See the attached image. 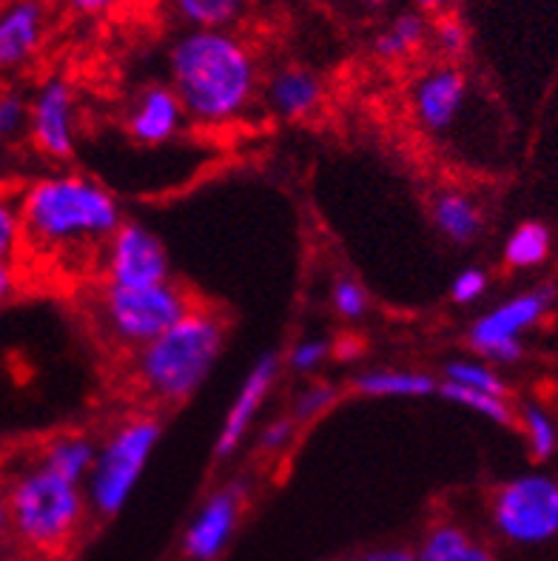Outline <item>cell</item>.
Here are the masks:
<instances>
[{
    "label": "cell",
    "mask_w": 558,
    "mask_h": 561,
    "mask_svg": "<svg viewBox=\"0 0 558 561\" xmlns=\"http://www.w3.org/2000/svg\"><path fill=\"white\" fill-rule=\"evenodd\" d=\"M169 71L183 108L203 123L231 121L254 98V55L228 28L180 35L169 51Z\"/></svg>",
    "instance_id": "1"
},
{
    "label": "cell",
    "mask_w": 558,
    "mask_h": 561,
    "mask_svg": "<svg viewBox=\"0 0 558 561\" xmlns=\"http://www.w3.org/2000/svg\"><path fill=\"white\" fill-rule=\"evenodd\" d=\"M23 237L43 249H71L112 240L123 226L112 194L80 174H60L35 183L21 199Z\"/></svg>",
    "instance_id": "2"
},
{
    "label": "cell",
    "mask_w": 558,
    "mask_h": 561,
    "mask_svg": "<svg viewBox=\"0 0 558 561\" xmlns=\"http://www.w3.org/2000/svg\"><path fill=\"white\" fill-rule=\"evenodd\" d=\"M226 342V328L208 311L191 308L178 325L143 345L140 379L163 402H183L212 374Z\"/></svg>",
    "instance_id": "3"
},
{
    "label": "cell",
    "mask_w": 558,
    "mask_h": 561,
    "mask_svg": "<svg viewBox=\"0 0 558 561\" xmlns=\"http://www.w3.org/2000/svg\"><path fill=\"white\" fill-rule=\"evenodd\" d=\"M7 511L9 527L29 550L60 553L83 519V493L41 462L12 484Z\"/></svg>",
    "instance_id": "4"
},
{
    "label": "cell",
    "mask_w": 558,
    "mask_h": 561,
    "mask_svg": "<svg viewBox=\"0 0 558 561\" xmlns=\"http://www.w3.org/2000/svg\"><path fill=\"white\" fill-rule=\"evenodd\" d=\"M160 434H163L160 422L140 416L126 422L98 450V462L89 477V502L100 516H114L123 511L155 454Z\"/></svg>",
    "instance_id": "5"
},
{
    "label": "cell",
    "mask_w": 558,
    "mask_h": 561,
    "mask_svg": "<svg viewBox=\"0 0 558 561\" xmlns=\"http://www.w3.org/2000/svg\"><path fill=\"white\" fill-rule=\"evenodd\" d=\"M490 519L499 536L513 545H545L558 536V482L527 473L493 493Z\"/></svg>",
    "instance_id": "6"
},
{
    "label": "cell",
    "mask_w": 558,
    "mask_h": 561,
    "mask_svg": "<svg viewBox=\"0 0 558 561\" xmlns=\"http://www.w3.org/2000/svg\"><path fill=\"white\" fill-rule=\"evenodd\" d=\"M189 311V299L171 283L149 285V288L109 285L103 299V313L112 331L132 345H149L171 325H178Z\"/></svg>",
    "instance_id": "7"
},
{
    "label": "cell",
    "mask_w": 558,
    "mask_h": 561,
    "mask_svg": "<svg viewBox=\"0 0 558 561\" xmlns=\"http://www.w3.org/2000/svg\"><path fill=\"white\" fill-rule=\"evenodd\" d=\"M553 302L550 288H538V291L519 294L508 299L493 311L481 313L479 320L470 325L467 342L488 356L493 363H513L522 356V334L531 325H536Z\"/></svg>",
    "instance_id": "8"
},
{
    "label": "cell",
    "mask_w": 558,
    "mask_h": 561,
    "mask_svg": "<svg viewBox=\"0 0 558 561\" xmlns=\"http://www.w3.org/2000/svg\"><path fill=\"white\" fill-rule=\"evenodd\" d=\"M169 279V254L149 228L123 222L109 245V285L149 288Z\"/></svg>",
    "instance_id": "9"
},
{
    "label": "cell",
    "mask_w": 558,
    "mask_h": 561,
    "mask_svg": "<svg viewBox=\"0 0 558 561\" xmlns=\"http://www.w3.org/2000/svg\"><path fill=\"white\" fill-rule=\"evenodd\" d=\"M29 128L43 154L66 160L75 151V94L71 85L60 78H52L37 89L32 100Z\"/></svg>",
    "instance_id": "10"
},
{
    "label": "cell",
    "mask_w": 558,
    "mask_h": 561,
    "mask_svg": "<svg viewBox=\"0 0 558 561\" xmlns=\"http://www.w3.org/2000/svg\"><path fill=\"white\" fill-rule=\"evenodd\" d=\"M242 491L237 484L208 496L185 530L183 550L189 561H217L240 525Z\"/></svg>",
    "instance_id": "11"
},
{
    "label": "cell",
    "mask_w": 558,
    "mask_h": 561,
    "mask_svg": "<svg viewBox=\"0 0 558 561\" xmlns=\"http://www.w3.org/2000/svg\"><path fill=\"white\" fill-rule=\"evenodd\" d=\"M467 98V78L459 66L442 64L436 69L424 71L413 89V108L424 128L445 131L459 117Z\"/></svg>",
    "instance_id": "12"
},
{
    "label": "cell",
    "mask_w": 558,
    "mask_h": 561,
    "mask_svg": "<svg viewBox=\"0 0 558 561\" xmlns=\"http://www.w3.org/2000/svg\"><path fill=\"white\" fill-rule=\"evenodd\" d=\"M46 21L43 0H9L0 7V69H18L37 55Z\"/></svg>",
    "instance_id": "13"
},
{
    "label": "cell",
    "mask_w": 558,
    "mask_h": 561,
    "mask_svg": "<svg viewBox=\"0 0 558 561\" xmlns=\"http://www.w3.org/2000/svg\"><path fill=\"white\" fill-rule=\"evenodd\" d=\"M276 365H280L276 363V354H265L246 377L240 393H237V399H234L231 411H228L226 422H223V431H219V439H217L219 459H226V456H231L234 450L240 448L242 436L248 434V427H251L257 411H260L265 397H269L271 385H274Z\"/></svg>",
    "instance_id": "14"
},
{
    "label": "cell",
    "mask_w": 558,
    "mask_h": 561,
    "mask_svg": "<svg viewBox=\"0 0 558 561\" xmlns=\"http://www.w3.org/2000/svg\"><path fill=\"white\" fill-rule=\"evenodd\" d=\"M183 112V103H180L178 92L171 85H151L137 100L132 121H128V131L135 135V140L146 142V146H157V142H166L178 131Z\"/></svg>",
    "instance_id": "15"
},
{
    "label": "cell",
    "mask_w": 558,
    "mask_h": 561,
    "mask_svg": "<svg viewBox=\"0 0 558 561\" xmlns=\"http://www.w3.org/2000/svg\"><path fill=\"white\" fill-rule=\"evenodd\" d=\"M319 100H322V83L311 69L291 66V69L276 71L269 83L271 108L288 121L308 117L319 106Z\"/></svg>",
    "instance_id": "16"
},
{
    "label": "cell",
    "mask_w": 558,
    "mask_h": 561,
    "mask_svg": "<svg viewBox=\"0 0 558 561\" xmlns=\"http://www.w3.org/2000/svg\"><path fill=\"white\" fill-rule=\"evenodd\" d=\"M419 561H496L493 550L453 522L433 525L417 548Z\"/></svg>",
    "instance_id": "17"
},
{
    "label": "cell",
    "mask_w": 558,
    "mask_h": 561,
    "mask_svg": "<svg viewBox=\"0 0 558 561\" xmlns=\"http://www.w3.org/2000/svg\"><path fill=\"white\" fill-rule=\"evenodd\" d=\"M356 391L362 397H379V399H422L439 393V382L428 374L417 370H368L356 377Z\"/></svg>",
    "instance_id": "18"
},
{
    "label": "cell",
    "mask_w": 558,
    "mask_h": 561,
    "mask_svg": "<svg viewBox=\"0 0 558 561\" xmlns=\"http://www.w3.org/2000/svg\"><path fill=\"white\" fill-rule=\"evenodd\" d=\"M428 37H431V23L424 12H402L374 37V51L382 60H402L417 55Z\"/></svg>",
    "instance_id": "19"
},
{
    "label": "cell",
    "mask_w": 558,
    "mask_h": 561,
    "mask_svg": "<svg viewBox=\"0 0 558 561\" xmlns=\"http://www.w3.org/2000/svg\"><path fill=\"white\" fill-rule=\"evenodd\" d=\"M439 231L453 242H474L481 231V211L467 194H439L433 206Z\"/></svg>",
    "instance_id": "20"
},
{
    "label": "cell",
    "mask_w": 558,
    "mask_h": 561,
    "mask_svg": "<svg viewBox=\"0 0 558 561\" xmlns=\"http://www.w3.org/2000/svg\"><path fill=\"white\" fill-rule=\"evenodd\" d=\"M94 462H98V448L86 436H64V439L52 442L46 456H43L46 468H52L57 477L69 479L75 484L89 482Z\"/></svg>",
    "instance_id": "21"
},
{
    "label": "cell",
    "mask_w": 558,
    "mask_h": 561,
    "mask_svg": "<svg viewBox=\"0 0 558 561\" xmlns=\"http://www.w3.org/2000/svg\"><path fill=\"white\" fill-rule=\"evenodd\" d=\"M550 254V231L542 222H522V226L510 234L504 245V263L510 268H533L542 265Z\"/></svg>",
    "instance_id": "22"
},
{
    "label": "cell",
    "mask_w": 558,
    "mask_h": 561,
    "mask_svg": "<svg viewBox=\"0 0 558 561\" xmlns=\"http://www.w3.org/2000/svg\"><path fill=\"white\" fill-rule=\"evenodd\" d=\"M180 21L191 28H226L240 14L242 0H169Z\"/></svg>",
    "instance_id": "23"
},
{
    "label": "cell",
    "mask_w": 558,
    "mask_h": 561,
    "mask_svg": "<svg viewBox=\"0 0 558 561\" xmlns=\"http://www.w3.org/2000/svg\"><path fill=\"white\" fill-rule=\"evenodd\" d=\"M439 393L456 402V405H465L470 411L481 413V416H488L496 425H513V411L504 402V397H490V393L470 391V388H462V385L453 382H439Z\"/></svg>",
    "instance_id": "24"
},
{
    "label": "cell",
    "mask_w": 558,
    "mask_h": 561,
    "mask_svg": "<svg viewBox=\"0 0 558 561\" xmlns=\"http://www.w3.org/2000/svg\"><path fill=\"white\" fill-rule=\"evenodd\" d=\"M445 382L462 385L470 391L490 393V397H508V385L499 379L493 368L481 363H470V359H456V363L445 365Z\"/></svg>",
    "instance_id": "25"
},
{
    "label": "cell",
    "mask_w": 558,
    "mask_h": 561,
    "mask_svg": "<svg viewBox=\"0 0 558 561\" xmlns=\"http://www.w3.org/2000/svg\"><path fill=\"white\" fill-rule=\"evenodd\" d=\"M524 431H527V439H531V454L536 456L538 462H545L550 459L553 450L558 445V434L553 420L547 416L542 408H524Z\"/></svg>",
    "instance_id": "26"
},
{
    "label": "cell",
    "mask_w": 558,
    "mask_h": 561,
    "mask_svg": "<svg viewBox=\"0 0 558 561\" xmlns=\"http://www.w3.org/2000/svg\"><path fill=\"white\" fill-rule=\"evenodd\" d=\"M431 37L436 43V49L445 57H451V60H456V57H462L467 51V28L453 14H442L439 18L436 26L431 28Z\"/></svg>",
    "instance_id": "27"
},
{
    "label": "cell",
    "mask_w": 558,
    "mask_h": 561,
    "mask_svg": "<svg viewBox=\"0 0 558 561\" xmlns=\"http://www.w3.org/2000/svg\"><path fill=\"white\" fill-rule=\"evenodd\" d=\"M29 117H32V103L14 92L0 94V140L21 135L29 126Z\"/></svg>",
    "instance_id": "28"
},
{
    "label": "cell",
    "mask_w": 558,
    "mask_h": 561,
    "mask_svg": "<svg viewBox=\"0 0 558 561\" xmlns=\"http://www.w3.org/2000/svg\"><path fill=\"white\" fill-rule=\"evenodd\" d=\"M23 240V220L21 206H14L9 199H0V260L9 263L18 249V242Z\"/></svg>",
    "instance_id": "29"
},
{
    "label": "cell",
    "mask_w": 558,
    "mask_h": 561,
    "mask_svg": "<svg viewBox=\"0 0 558 561\" xmlns=\"http://www.w3.org/2000/svg\"><path fill=\"white\" fill-rule=\"evenodd\" d=\"M333 311L345 317V320H360L365 308H368V297L362 291V285L356 279H340L333 285Z\"/></svg>",
    "instance_id": "30"
},
{
    "label": "cell",
    "mask_w": 558,
    "mask_h": 561,
    "mask_svg": "<svg viewBox=\"0 0 558 561\" xmlns=\"http://www.w3.org/2000/svg\"><path fill=\"white\" fill-rule=\"evenodd\" d=\"M333 399H337V391H333V388H328V385H317V388L305 391L303 397L297 399L294 416H291V420L294 422L314 420V416H319L322 411H328V405H331Z\"/></svg>",
    "instance_id": "31"
},
{
    "label": "cell",
    "mask_w": 558,
    "mask_h": 561,
    "mask_svg": "<svg viewBox=\"0 0 558 561\" xmlns=\"http://www.w3.org/2000/svg\"><path fill=\"white\" fill-rule=\"evenodd\" d=\"M488 291V277H485V271L479 268H465L462 274H456L453 279V299L459 302V306H467V302H476L481 294Z\"/></svg>",
    "instance_id": "32"
},
{
    "label": "cell",
    "mask_w": 558,
    "mask_h": 561,
    "mask_svg": "<svg viewBox=\"0 0 558 561\" xmlns=\"http://www.w3.org/2000/svg\"><path fill=\"white\" fill-rule=\"evenodd\" d=\"M331 354V342L326 340H303L291 351V365L297 370H314L326 356Z\"/></svg>",
    "instance_id": "33"
},
{
    "label": "cell",
    "mask_w": 558,
    "mask_h": 561,
    "mask_svg": "<svg viewBox=\"0 0 558 561\" xmlns=\"http://www.w3.org/2000/svg\"><path fill=\"white\" fill-rule=\"evenodd\" d=\"M294 425H297L294 420L271 422L260 436V450H265V454H271V450H283L291 442V436H294Z\"/></svg>",
    "instance_id": "34"
},
{
    "label": "cell",
    "mask_w": 558,
    "mask_h": 561,
    "mask_svg": "<svg viewBox=\"0 0 558 561\" xmlns=\"http://www.w3.org/2000/svg\"><path fill=\"white\" fill-rule=\"evenodd\" d=\"M360 561H419L417 550L410 548H379L362 556Z\"/></svg>",
    "instance_id": "35"
},
{
    "label": "cell",
    "mask_w": 558,
    "mask_h": 561,
    "mask_svg": "<svg viewBox=\"0 0 558 561\" xmlns=\"http://www.w3.org/2000/svg\"><path fill=\"white\" fill-rule=\"evenodd\" d=\"M12 291H14L12 263H3V260H0V306H3L9 297H12Z\"/></svg>",
    "instance_id": "36"
},
{
    "label": "cell",
    "mask_w": 558,
    "mask_h": 561,
    "mask_svg": "<svg viewBox=\"0 0 558 561\" xmlns=\"http://www.w3.org/2000/svg\"><path fill=\"white\" fill-rule=\"evenodd\" d=\"M69 3L78 9V12L94 14V12H103V9L114 7V3H121V0H69Z\"/></svg>",
    "instance_id": "37"
},
{
    "label": "cell",
    "mask_w": 558,
    "mask_h": 561,
    "mask_svg": "<svg viewBox=\"0 0 558 561\" xmlns=\"http://www.w3.org/2000/svg\"><path fill=\"white\" fill-rule=\"evenodd\" d=\"M419 7V12H431V14H445L447 9L453 7V0H413Z\"/></svg>",
    "instance_id": "38"
},
{
    "label": "cell",
    "mask_w": 558,
    "mask_h": 561,
    "mask_svg": "<svg viewBox=\"0 0 558 561\" xmlns=\"http://www.w3.org/2000/svg\"><path fill=\"white\" fill-rule=\"evenodd\" d=\"M351 3H356V7L371 9V12H374V9H382V7H385V3H388V0H351Z\"/></svg>",
    "instance_id": "39"
},
{
    "label": "cell",
    "mask_w": 558,
    "mask_h": 561,
    "mask_svg": "<svg viewBox=\"0 0 558 561\" xmlns=\"http://www.w3.org/2000/svg\"><path fill=\"white\" fill-rule=\"evenodd\" d=\"M7 527H9V511L7 505L0 502V539H3V534H7Z\"/></svg>",
    "instance_id": "40"
}]
</instances>
